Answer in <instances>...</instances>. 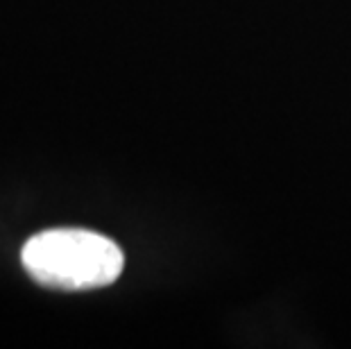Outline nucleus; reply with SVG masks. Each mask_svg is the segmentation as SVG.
Instances as JSON below:
<instances>
[{
	"instance_id": "f257e3e1",
	"label": "nucleus",
	"mask_w": 351,
	"mask_h": 349,
	"mask_svg": "<svg viewBox=\"0 0 351 349\" xmlns=\"http://www.w3.org/2000/svg\"><path fill=\"white\" fill-rule=\"evenodd\" d=\"M29 277L57 291H91L121 277L125 256L107 236L88 229H48L21 252Z\"/></svg>"
}]
</instances>
